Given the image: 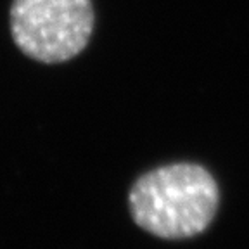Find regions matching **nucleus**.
Here are the masks:
<instances>
[{
	"label": "nucleus",
	"instance_id": "f257e3e1",
	"mask_svg": "<svg viewBox=\"0 0 249 249\" xmlns=\"http://www.w3.org/2000/svg\"><path fill=\"white\" fill-rule=\"evenodd\" d=\"M130 213L145 232L187 239L204 232L220 204L216 180L194 163L160 166L142 175L128 196Z\"/></svg>",
	"mask_w": 249,
	"mask_h": 249
},
{
	"label": "nucleus",
	"instance_id": "f03ea898",
	"mask_svg": "<svg viewBox=\"0 0 249 249\" xmlns=\"http://www.w3.org/2000/svg\"><path fill=\"white\" fill-rule=\"evenodd\" d=\"M11 35L28 57L59 64L76 57L90 42L92 0H12Z\"/></svg>",
	"mask_w": 249,
	"mask_h": 249
}]
</instances>
